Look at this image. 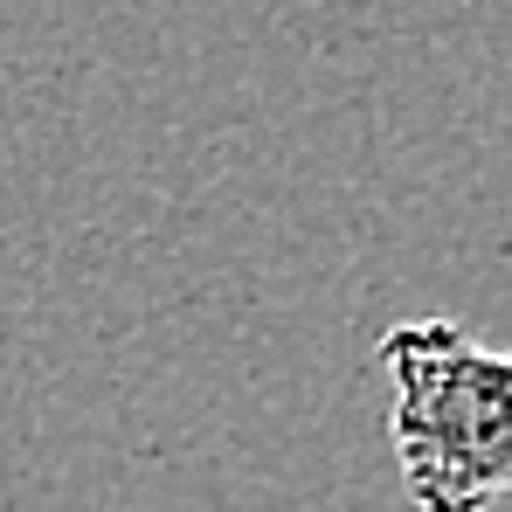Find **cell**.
Here are the masks:
<instances>
[{
	"instance_id": "cell-1",
	"label": "cell",
	"mask_w": 512,
	"mask_h": 512,
	"mask_svg": "<svg viewBox=\"0 0 512 512\" xmlns=\"http://www.w3.org/2000/svg\"><path fill=\"white\" fill-rule=\"evenodd\" d=\"M388 443L416 512H492L512 478V367L450 319H402L374 346Z\"/></svg>"
}]
</instances>
